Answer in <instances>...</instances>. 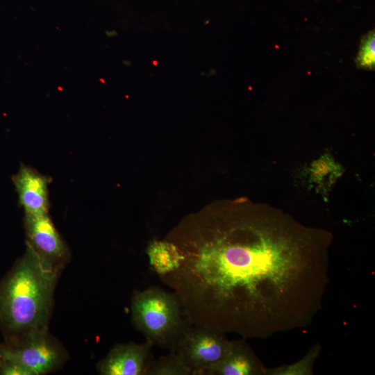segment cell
<instances>
[{
	"label": "cell",
	"mask_w": 375,
	"mask_h": 375,
	"mask_svg": "<svg viewBox=\"0 0 375 375\" xmlns=\"http://www.w3.org/2000/svg\"><path fill=\"white\" fill-rule=\"evenodd\" d=\"M60 272L26 242L24 254L0 283V327L6 341L48 330Z\"/></svg>",
	"instance_id": "cell-2"
},
{
	"label": "cell",
	"mask_w": 375,
	"mask_h": 375,
	"mask_svg": "<svg viewBox=\"0 0 375 375\" xmlns=\"http://www.w3.org/2000/svg\"><path fill=\"white\" fill-rule=\"evenodd\" d=\"M266 369L245 342L238 340L231 341L223 358L206 374L260 375Z\"/></svg>",
	"instance_id": "cell-9"
},
{
	"label": "cell",
	"mask_w": 375,
	"mask_h": 375,
	"mask_svg": "<svg viewBox=\"0 0 375 375\" xmlns=\"http://www.w3.org/2000/svg\"><path fill=\"white\" fill-rule=\"evenodd\" d=\"M151 266L160 276L174 270L178 265L179 253L174 244L165 241H151L147 247Z\"/></svg>",
	"instance_id": "cell-10"
},
{
	"label": "cell",
	"mask_w": 375,
	"mask_h": 375,
	"mask_svg": "<svg viewBox=\"0 0 375 375\" xmlns=\"http://www.w3.org/2000/svg\"><path fill=\"white\" fill-rule=\"evenodd\" d=\"M230 344L224 333L191 324L174 352L192 369V374H204L223 358Z\"/></svg>",
	"instance_id": "cell-5"
},
{
	"label": "cell",
	"mask_w": 375,
	"mask_h": 375,
	"mask_svg": "<svg viewBox=\"0 0 375 375\" xmlns=\"http://www.w3.org/2000/svg\"><path fill=\"white\" fill-rule=\"evenodd\" d=\"M12 181L25 214L48 213V177L22 165L17 174L13 176Z\"/></svg>",
	"instance_id": "cell-8"
},
{
	"label": "cell",
	"mask_w": 375,
	"mask_h": 375,
	"mask_svg": "<svg viewBox=\"0 0 375 375\" xmlns=\"http://www.w3.org/2000/svg\"><path fill=\"white\" fill-rule=\"evenodd\" d=\"M152 347L147 341L117 344L99 362L98 371L103 375H147L153 360Z\"/></svg>",
	"instance_id": "cell-7"
},
{
	"label": "cell",
	"mask_w": 375,
	"mask_h": 375,
	"mask_svg": "<svg viewBox=\"0 0 375 375\" xmlns=\"http://www.w3.org/2000/svg\"><path fill=\"white\" fill-rule=\"evenodd\" d=\"M319 352V346L316 345L300 361L287 367L266 369V374H310Z\"/></svg>",
	"instance_id": "cell-12"
},
{
	"label": "cell",
	"mask_w": 375,
	"mask_h": 375,
	"mask_svg": "<svg viewBox=\"0 0 375 375\" xmlns=\"http://www.w3.org/2000/svg\"><path fill=\"white\" fill-rule=\"evenodd\" d=\"M65 352L47 331L36 332L0 344V359L16 362L31 375L45 374L61 365Z\"/></svg>",
	"instance_id": "cell-4"
},
{
	"label": "cell",
	"mask_w": 375,
	"mask_h": 375,
	"mask_svg": "<svg viewBox=\"0 0 375 375\" xmlns=\"http://www.w3.org/2000/svg\"><path fill=\"white\" fill-rule=\"evenodd\" d=\"M131 317L146 341L170 352L175 351L179 339L192 324L177 296L158 287L135 292Z\"/></svg>",
	"instance_id": "cell-3"
},
{
	"label": "cell",
	"mask_w": 375,
	"mask_h": 375,
	"mask_svg": "<svg viewBox=\"0 0 375 375\" xmlns=\"http://www.w3.org/2000/svg\"><path fill=\"white\" fill-rule=\"evenodd\" d=\"M0 374L1 375H31L22 365L7 360L0 359Z\"/></svg>",
	"instance_id": "cell-14"
},
{
	"label": "cell",
	"mask_w": 375,
	"mask_h": 375,
	"mask_svg": "<svg viewBox=\"0 0 375 375\" xmlns=\"http://www.w3.org/2000/svg\"><path fill=\"white\" fill-rule=\"evenodd\" d=\"M357 64L362 68L373 69L375 64V35L369 32L361 43Z\"/></svg>",
	"instance_id": "cell-13"
},
{
	"label": "cell",
	"mask_w": 375,
	"mask_h": 375,
	"mask_svg": "<svg viewBox=\"0 0 375 375\" xmlns=\"http://www.w3.org/2000/svg\"><path fill=\"white\" fill-rule=\"evenodd\" d=\"M192 369L188 367L178 355L171 352L169 355L152 360L147 375H188Z\"/></svg>",
	"instance_id": "cell-11"
},
{
	"label": "cell",
	"mask_w": 375,
	"mask_h": 375,
	"mask_svg": "<svg viewBox=\"0 0 375 375\" xmlns=\"http://www.w3.org/2000/svg\"><path fill=\"white\" fill-rule=\"evenodd\" d=\"M26 242L48 263L60 271L69 260V250L48 213L25 214Z\"/></svg>",
	"instance_id": "cell-6"
},
{
	"label": "cell",
	"mask_w": 375,
	"mask_h": 375,
	"mask_svg": "<svg viewBox=\"0 0 375 375\" xmlns=\"http://www.w3.org/2000/svg\"><path fill=\"white\" fill-rule=\"evenodd\" d=\"M168 241L178 262L159 278L193 325L265 339L307 328L322 308L333 235L278 208L229 209Z\"/></svg>",
	"instance_id": "cell-1"
}]
</instances>
